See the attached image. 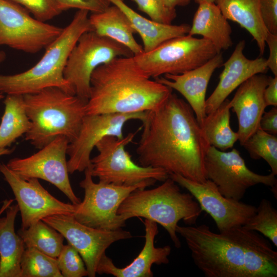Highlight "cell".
I'll list each match as a JSON object with an SVG mask.
<instances>
[{
  "label": "cell",
  "instance_id": "obj_31",
  "mask_svg": "<svg viewBox=\"0 0 277 277\" xmlns=\"http://www.w3.org/2000/svg\"><path fill=\"white\" fill-rule=\"evenodd\" d=\"M242 146L254 160L263 159L269 165L271 172L277 174V137L260 127Z\"/></svg>",
  "mask_w": 277,
  "mask_h": 277
},
{
  "label": "cell",
  "instance_id": "obj_46",
  "mask_svg": "<svg viewBox=\"0 0 277 277\" xmlns=\"http://www.w3.org/2000/svg\"><path fill=\"white\" fill-rule=\"evenodd\" d=\"M4 97V95L3 93L0 92V100L3 99Z\"/></svg>",
  "mask_w": 277,
  "mask_h": 277
},
{
  "label": "cell",
  "instance_id": "obj_10",
  "mask_svg": "<svg viewBox=\"0 0 277 277\" xmlns=\"http://www.w3.org/2000/svg\"><path fill=\"white\" fill-rule=\"evenodd\" d=\"M132 56V52L122 44L93 31H87L81 35L72 49L64 77L75 95L87 102L93 71L115 58Z\"/></svg>",
  "mask_w": 277,
  "mask_h": 277
},
{
  "label": "cell",
  "instance_id": "obj_21",
  "mask_svg": "<svg viewBox=\"0 0 277 277\" xmlns=\"http://www.w3.org/2000/svg\"><path fill=\"white\" fill-rule=\"evenodd\" d=\"M145 244L138 255L128 265L123 268L116 266L111 258L104 254L96 268V274H110L115 277H152L153 264H167L171 251L169 245L156 247L154 240L159 232L157 223L146 219Z\"/></svg>",
  "mask_w": 277,
  "mask_h": 277
},
{
  "label": "cell",
  "instance_id": "obj_3",
  "mask_svg": "<svg viewBox=\"0 0 277 277\" xmlns=\"http://www.w3.org/2000/svg\"><path fill=\"white\" fill-rule=\"evenodd\" d=\"M172 92L169 87L151 80L133 56L117 57L92 73L86 112H145L160 106Z\"/></svg>",
  "mask_w": 277,
  "mask_h": 277
},
{
  "label": "cell",
  "instance_id": "obj_35",
  "mask_svg": "<svg viewBox=\"0 0 277 277\" xmlns=\"http://www.w3.org/2000/svg\"><path fill=\"white\" fill-rule=\"evenodd\" d=\"M31 13L38 21L46 22L60 14L56 0H11Z\"/></svg>",
  "mask_w": 277,
  "mask_h": 277
},
{
  "label": "cell",
  "instance_id": "obj_18",
  "mask_svg": "<svg viewBox=\"0 0 277 277\" xmlns=\"http://www.w3.org/2000/svg\"><path fill=\"white\" fill-rule=\"evenodd\" d=\"M270 76L264 73L255 74L241 84L229 105L237 116L238 140L244 142L259 128L260 120L266 105L264 92Z\"/></svg>",
  "mask_w": 277,
  "mask_h": 277
},
{
  "label": "cell",
  "instance_id": "obj_8",
  "mask_svg": "<svg viewBox=\"0 0 277 277\" xmlns=\"http://www.w3.org/2000/svg\"><path fill=\"white\" fill-rule=\"evenodd\" d=\"M217 53L209 41L187 34L169 39L150 51L133 55V58L149 77L156 78L197 68Z\"/></svg>",
  "mask_w": 277,
  "mask_h": 277
},
{
  "label": "cell",
  "instance_id": "obj_19",
  "mask_svg": "<svg viewBox=\"0 0 277 277\" xmlns=\"http://www.w3.org/2000/svg\"><path fill=\"white\" fill-rule=\"evenodd\" d=\"M221 52L202 66L180 74H165L155 78L159 83L181 93L195 115L200 126L207 116L205 97L210 78L217 68L224 63Z\"/></svg>",
  "mask_w": 277,
  "mask_h": 277
},
{
  "label": "cell",
  "instance_id": "obj_30",
  "mask_svg": "<svg viewBox=\"0 0 277 277\" xmlns=\"http://www.w3.org/2000/svg\"><path fill=\"white\" fill-rule=\"evenodd\" d=\"M22 277H63L56 258L25 247L21 261Z\"/></svg>",
  "mask_w": 277,
  "mask_h": 277
},
{
  "label": "cell",
  "instance_id": "obj_45",
  "mask_svg": "<svg viewBox=\"0 0 277 277\" xmlns=\"http://www.w3.org/2000/svg\"><path fill=\"white\" fill-rule=\"evenodd\" d=\"M196 3L200 4L202 3H214L215 0H193Z\"/></svg>",
  "mask_w": 277,
  "mask_h": 277
},
{
  "label": "cell",
  "instance_id": "obj_14",
  "mask_svg": "<svg viewBox=\"0 0 277 277\" xmlns=\"http://www.w3.org/2000/svg\"><path fill=\"white\" fill-rule=\"evenodd\" d=\"M60 233L81 255L88 276L94 277L100 260L106 249L115 242L133 237L122 228L106 230L86 226L77 221L72 214H57L42 220Z\"/></svg>",
  "mask_w": 277,
  "mask_h": 277
},
{
  "label": "cell",
  "instance_id": "obj_9",
  "mask_svg": "<svg viewBox=\"0 0 277 277\" xmlns=\"http://www.w3.org/2000/svg\"><path fill=\"white\" fill-rule=\"evenodd\" d=\"M84 172V179L80 183L84 197L75 205L72 215L80 223L99 229L114 230L125 226L126 221L117 213L120 205L134 190L154 185L145 183L125 186L100 181L96 183L92 180L90 166Z\"/></svg>",
  "mask_w": 277,
  "mask_h": 277
},
{
  "label": "cell",
  "instance_id": "obj_44",
  "mask_svg": "<svg viewBox=\"0 0 277 277\" xmlns=\"http://www.w3.org/2000/svg\"><path fill=\"white\" fill-rule=\"evenodd\" d=\"M6 57V53L3 51L0 50V64L5 61Z\"/></svg>",
  "mask_w": 277,
  "mask_h": 277
},
{
  "label": "cell",
  "instance_id": "obj_5",
  "mask_svg": "<svg viewBox=\"0 0 277 277\" xmlns=\"http://www.w3.org/2000/svg\"><path fill=\"white\" fill-rule=\"evenodd\" d=\"M26 113L31 122L25 140L41 149L59 135L69 143L77 136L86 115L87 102L56 87L24 95Z\"/></svg>",
  "mask_w": 277,
  "mask_h": 277
},
{
  "label": "cell",
  "instance_id": "obj_43",
  "mask_svg": "<svg viewBox=\"0 0 277 277\" xmlns=\"http://www.w3.org/2000/svg\"><path fill=\"white\" fill-rule=\"evenodd\" d=\"M14 151V148L9 149L8 148L0 149V156L9 155L12 153Z\"/></svg>",
  "mask_w": 277,
  "mask_h": 277
},
{
  "label": "cell",
  "instance_id": "obj_36",
  "mask_svg": "<svg viewBox=\"0 0 277 277\" xmlns=\"http://www.w3.org/2000/svg\"><path fill=\"white\" fill-rule=\"evenodd\" d=\"M62 11L70 9L85 10L92 13L102 12L111 5L109 0H56Z\"/></svg>",
  "mask_w": 277,
  "mask_h": 277
},
{
  "label": "cell",
  "instance_id": "obj_41",
  "mask_svg": "<svg viewBox=\"0 0 277 277\" xmlns=\"http://www.w3.org/2000/svg\"><path fill=\"white\" fill-rule=\"evenodd\" d=\"M191 0H163L164 4L168 8L175 9L177 6H186Z\"/></svg>",
  "mask_w": 277,
  "mask_h": 277
},
{
  "label": "cell",
  "instance_id": "obj_4",
  "mask_svg": "<svg viewBox=\"0 0 277 277\" xmlns=\"http://www.w3.org/2000/svg\"><path fill=\"white\" fill-rule=\"evenodd\" d=\"M88 13L87 10H78L61 34L45 48L43 56L34 66L15 74H0V92L24 95L56 87L75 95L64 77V71L80 37L87 31H92Z\"/></svg>",
  "mask_w": 277,
  "mask_h": 277
},
{
  "label": "cell",
  "instance_id": "obj_15",
  "mask_svg": "<svg viewBox=\"0 0 277 277\" xmlns=\"http://www.w3.org/2000/svg\"><path fill=\"white\" fill-rule=\"evenodd\" d=\"M145 116V112L86 114L76 137L68 146L69 173L84 171L91 166V153L98 142L107 136L123 138L125 124L133 120L142 121Z\"/></svg>",
  "mask_w": 277,
  "mask_h": 277
},
{
  "label": "cell",
  "instance_id": "obj_34",
  "mask_svg": "<svg viewBox=\"0 0 277 277\" xmlns=\"http://www.w3.org/2000/svg\"><path fill=\"white\" fill-rule=\"evenodd\" d=\"M138 9L147 14L150 19L162 24H171L176 16L175 9L167 7L163 0H132Z\"/></svg>",
  "mask_w": 277,
  "mask_h": 277
},
{
  "label": "cell",
  "instance_id": "obj_12",
  "mask_svg": "<svg viewBox=\"0 0 277 277\" xmlns=\"http://www.w3.org/2000/svg\"><path fill=\"white\" fill-rule=\"evenodd\" d=\"M63 29L37 20L11 0H0V46L35 53L45 49Z\"/></svg>",
  "mask_w": 277,
  "mask_h": 277
},
{
  "label": "cell",
  "instance_id": "obj_28",
  "mask_svg": "<svg viewBox=\"0 0 277 277\" xmlns=\"http://www.w3.org/2000/svg\"><path fill=\"white\" fill-rule=\"evenodd\" d=\"M229 100L226 98L215 110L207 114L201 126L210 146L222 151L232 148L238 140L230 125Z\"/></svg>",
  "mask_w": 277,
  "mask_h": 277
},
{
  "label": "cell",
  "instance_id": "obj_39",
  "mask_svg": "<svg viewBox=\"0 0 277 277\" xmlns=\"http://www.w3.org/2000/svg\"><path fill=\"white\" fill-rule=\"evenodd\" d=\"M259 127L269 133L277 134L276 107H273L268 112H264L260 120Z\"/></svg>",
  "mask_w": 277,
  "mask_h": 277
},
{
  "label": "cell",
  "instance_id": "obj_6",
  "mask_svg": "<svg viewBox=\"0 0 277 277\" xmlns=\"http://www.w3.org/2000/svg\"><path fill=\"white\" fill-rule=\"evenodd\" d=\"M163 182L153 189L131 192L120 205L117 213L126 221L141 217L160 224L179 248L181 243L176 231L178 223L183 220L188 225L195 224L202 210L192 195L182 192L171 178Z\"/></svg>",
  "mask_w": 277,
  "mask_h": 277
},
{
  "label": "cell",
  "instance_id": "obj_2",
  "mask_svg": "<svg viewBox=\"0 0 277 277\" xmlns=\"http://www.w3.org/2000/svg\"><path fill=\"white\" fill-rule=\"evenodd\" d=\"M206 277H276L277 252L258 232L242 226L215 233L205 224L176 226Z\"/></svg>",
  "mask_w": 277,
  "mask_h": 277
},
{
  "label": "cell",
  "instance_id": "obj_16",
  "mask_svg": "<svg viewBox=\"0 0 277 277\" xmlns=\"http://www.w3.org/2000/svg\"><path fill=\"white\" fill-rule=\"evenodd\" d=\"M0 172L10 186L22 217V228H27L43 218L57 214H72L75 205L64 203L52 195L38 179L21 177L4 163Z\"/></svg>",
  "mask_w": 277,
  "mask_h": 277
},
{
  "label": "cell",
  "instance_id": "obj_33",
  "mask_svg": "<svg viewBox=\"0 0 277 277\" xmlns=\"http://www.w3.org/2000/svg\"><path fill=\"white\" fill-rule=\"evenodd\" d=\"M63 277L88 276L85 263L77 250L70 244L63 245L56 258Z\"/></svg>",
  "mask_w": 277,
  "mask_h": 277
},
{
  "label": "cell",
  "instance_id": "obj_1",
  "mask_svg": "<svg viewBox=\"0 0 277 277\" xmlns=\"http://www.w3.org/2000/svg\"><path fill=\"white\" fill-rule=\"evenodd\" d=\"M136 153L140 165L160 168L199 183L210 146L188 103L172 92L160 106L145 111Z\"/></svg>",
  "mask_w": 277,
  "mask_h": 277
},
{
  "label": "cell",
  "instance_id": "obj_32",
  "mask_svg": "<svg viewBox=\"0 0 277 277\" xmlns=\"http://www.w3.org/2000/svg\"><path fill=\"white\" fill-rule=\"evenodd\" d=\"M243 227L260 232L277 247V210L269 200L261 201L255 213Z\"/></svg>",
  "mask_w": 277,
  "mask_h": 277
},
{
  "label": "cell",
  "instance_id": "obj_23",
  "mask_svg": "<svg viewBox=\"0 0 277 277\" xmlns=\"http://www.w3.org/2000/svg\"><path fill=\"white\" fill-rule=\"evenodd\" d=\"M92 31L114 40L128 48L133 55L144 52L143 47L134 37L135 33L125 14L117 6H109L102 12L89 16Z\"/></svg>",
  "mask_w": 277,
  "mask_h": 277
},
{
  "label": "cell",
  "instance_id": "obj_47",
  "mask_svg": "<svg viewBox=\"0 0 277 277\" xmlns=\"http://www.w3.org/2000/svg\"><path fill=\"white\" fill-rule=\"evenodd\" d=\"M122 1H124V0H122Z\"/></svg>",
  "mask_w": 277,
  "mask_h": 277
},
{
  "label": "cell",
  "instance_id": "obj_11",
  "mask_svg": "<svg viewBox=\"0 0 277 277\" xmlns=\"http://www.w3.org/2000/svg\"><path fill=\"white\" fill-rule=\"evenodd\" d=\"M204 166L207 179L215 184L225 197L241 201L249 188L263 184L272 188L276 199V175L272 173L262 175L250 170L235 148L225 152L210 146L205 155Z\"/></svg>",
  "mask_w": 277,
  "mask_h": 277
},
{
  "label": "cell",
  "instance_id": "obj_20",
  "mask_svg": "<svg viewBox=\"0 0 277 277\" xmlns=\"http://www.w3.org/2000/svg\"><path fill=\"white\" fill-rule=\"evenodd\" d=\"M244 40L236 45L232 54L223 64L224 69L220 75L219 82L210 96L205 101V111L208 114L215 110L241 84L251 76L265 73L269 69L267 60L263 57L250 60L244 54Z\"/></svg>",
  "mask_w": 277,
  "mask_h": 277
},
{
  "label": "cell",
  "instance_id": "obj_22",
  "mask_svg": "<svg viewBox=\"0 0 277 277\" xmlns=\"http://www.w3.org/2000/svg\"><path fill=\"white\" fill-rule=\"evenodd\" d=\"M231 27L220 8L214 3L199 4L188 34L200 35L209 41L219 53L233 44Z\"/></svg>",
  "mask_w": 277,
  "mask_h": 277
},
{
  "label": "cell",
  "instance_id": "obj_26",
  "mask_svg": "<svg viewBox=\"0 0 277 277\" xmlns=\"http://www.w3.org/2000/svg\"><path fill=\"white\" fill-rule=\"evenodd\" d=\"M214 3L227 19L249 32L256 42L260 55H263L268 32L261 17L260 0H215Z\"/></svg>",
  "mask_w": 277,
  "mask_h": 277
},
{
  "label": "cell",
  "instance_id": "obj_27",
  "mask_svg": "<svg viewBox=\"0 0 277 277\" xmlns=\"http://www.w3.org/2000/svg\"><path fill=\"white\" fill-rule=\"evenodd\" d=\"M5 111L0 124V149L9 147L29 130L31 122L26 113L24 95L7 94Z\"/></svg>",
  "mask_w": 277,
  "mask_h": 277
},
{
  "label": "cell",
  "instance_id": "obj_42",
  "mask_svg": "<svg viewBox=\"0 0 277 277\" xmlns=\"http://www.w3.org/2000/svg\"><path fill=\"white\" fill-rule=\"evenodd\" d=\"M14 200L10 199L9 200H5L3 201V204L2 205V208L0 209V215L2 214V213L7 209V208L11 205V203L13 202Z\"/></svg>",
  "mask_w": 277,
  "mask_h": 277
},
{
  "label": "cell",
  "instance_id": "obj_29",
  "mask_svg": "<svg viewBox=\"0 0 277 277\" xmlns=\"http://www.w3.org/2000/svg\"><path fill=\"white\" fill-rule=\"evenodd\" d=\"M17 234L23 240L25 247H33L54 258L58 255L64 238L54 228L42 220L27 228H21Z\"/></svg>",
  "mask_w": 277,
  "mask_h": 277
},
{
  "label": "cell",
  "instance_id": "obj_25",
  "mask_svg": "<svg viewBox=\"0 0 277 277\" xmlns=\"http://www.w3.org/2000/svg\"><path fill=\"white\" fill-rule=\"evenodd\" d=\"M18 211L17 204L10 205L6 216L0 218V277H22L21 261L25 244L15 232Z\"/></svg>",
  "mask_w": 277,
  "mask_h": 277
},
{
  "label": "cell",
  "instance_id": "obj_24",
  "mask_svg": "<svg viewBox=\"0 0 277 277\" xmlns=\"http://www.w3.org/2000/svg\"><path fill=\"white\" fill-rule=\"evenodd\" d=\"M118 7L127 16L135 33H138L143 43L144 52L150 51L171 38L187 34L190 26L165 24L148 19L133 10L122 0H109Z\"/></svg>",
  "mask_w": 277,
  "mask_h": 277
},
{
  "label": "cell",
  "instance_id": "obj_37",
  "mask_svg": "<svg viewBox=\"0 0 277 277\" xmlns=\"http://www.w3.org/2000/svg\"><path fill=\"white\" fill-rule=\"evenodd\" d=\"M263 23L270 33L277 35V0H260Z\"/></svg>",
  "mask_w": 277,
  "mask_h": 277
},
{
  "label": "cell",
  "instance_id": "obj_38",
  "mask_svg": "<svg viewBox=\"0 0 277 277\" xmlns=\"http://www.w3.org/2000/svg\"><path fill=\"white\" fill-rule=\"evenodd\" d=\"M265 43L269 49V57L267 60V65L274 76H277V35L267 33Z\"/></svg>",
  "mask_w": 277,
  "mask_h": 277
},
{
  "label": "cell",
  "instance_id": "obj_13",
  "mask_svg": "<svg viewBox=\"0 0 277 277\" xmlns=\"http://www.w3.org/2000/svg\"><path fill=\"white\" fill-rule=\"evenodd\" d=\"M69 141L57 136L35 153L25 158L10 159L6 165L24 179L36 178L48 182L60 190L73 204L81 202L71 186L66 160Z\"/></svg>",
  "mask_w": 277,
  "mask_h": 277
},
{
  "label": "cell",
  "instance_id": "obj_17",
  "mask_svg": "<svg viewBox=\"0 0 277 277\" xmlns=\"http://www.w3.org/2000/svg\"><path fill=\"white\" fill-rule=\"evenodd\" d=\"M169 177L192 195L202 211L214 220L219 232L244 225L256 211L253 205L225 197L209 179L199 183L176 174Z\"/></svg>",
  "mask_w": 277,
  "mask_h": 277
},
{
  "label": "cell",
  "instance_id": "obj_40",
  "mask_svg": "<svg viewBox=\"0 0 277 277\" xmlns=\"http://www.w3.org/2000/svg\"><path fill=\"white\" fill-rule=\"evenodd\" d=\"M266 106L277 107V76L270 77L269 82L264 92Z\"/></svg>",
  "mask_w": 277,
  "mask_h": 277
},
{
  "label": "cell",
  "instance_id": "obj_7",
  "mask_svg": "<svg viewBox=\"0 0 277 277\" xmlns=\"http://www.w3.org/2000/svg\"><path fill=\"white\" fill-rule=\"evenodd\" d=\"M137 131L122 138L107 136L96 144L95 147L98 153L91 159L92 177H98L102 182L125 186L145 183L154 184L169 177L162 168L143 166L132 161L125 147L133 141Z\"/></svg>",
  "mask_w": 277,
  "mask_h": 277
}]
</instances>
